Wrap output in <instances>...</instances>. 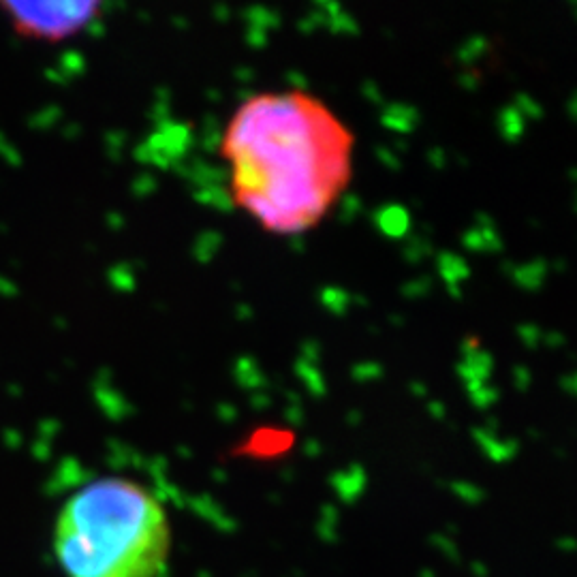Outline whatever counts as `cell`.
<instances>
[{"label":"cell","mask_w":577,"mask_h":577,"mask_svg":"<svg viewBox=\"0 0 577 577\" xmlns=\"http://www.w3.org/2000/svg\"><path fill=\"white\" fill-rule=\"evenodd\" d=\"M353 137L306 92L246 99L221 137L233 204L272 233H302L330 212L351 178Z\"/></svg>","instance_id":"cell-1"},{"label":"cell","mask_w":577,"mask_h":577,"mask_svg":"<svg viewBox=\"0 0 577 577\" xmlns=\"http://www.w3.org/2000/svg\"><path fill=\"white\" fill-rule=\"evenodd\" d=\"M54 554L67 577H167V511L142 483L95 479L62 505Z\"/></svg>","instance_id":"cell-2"},{"label":"cell","mask_w":577,"mask_h":577,"mask_svg":"<svg viewBox=\"0 0 577 577\" xmlns=\"http://www.w3.org/2000/svg\"><path fill=\"white\" fill-rule=\"evenodd\" d=\"M18 37L65 43L99 20L101 3H0Z\"/></svg>","instance_id":"cell-3"}]
</instances>
